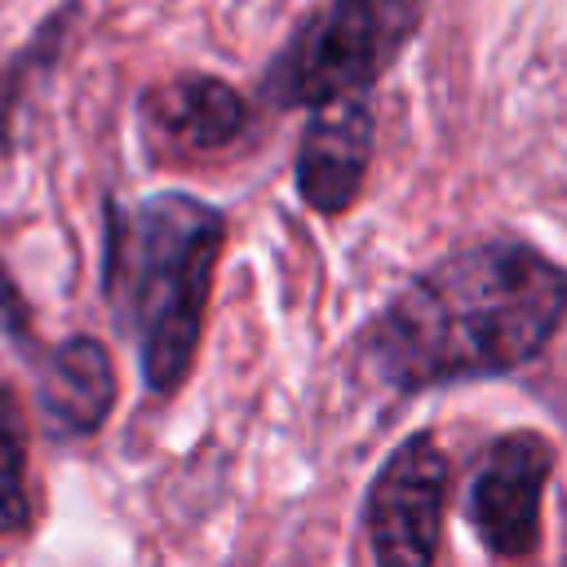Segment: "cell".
<instances>
[{
    "mask_svg": "<svg viewBox=\"0 0 567 567\" xmlns=\"http://www.w3.org/2000/svg\"><path fill=\"white\" fill-rule=\"evenodd\" d=\"M425 0H328L270 62L266 97L275 106H323L368 97L381 71L412 40Z\"/></svg>",
    "mask_w": 567,
    "mask_h": 567,
    "instance_id": "3",
    "label": "cell"
},
{
    "mask_svg": "<svg viewBox=\"0 0 567 567\" xmlns=\"http://www.w3.org/2000/svg\"><path fill=\"white\" fill-rule=\"evenodd\" d=\"M567 310V275L536 248L492 239L416 275L363 350L394 390L509 372L545 350Z\"/></svg>",
    "mask_w": 567,
    "mask_h": 567,
    "instance_id": "1",
    "label": "cell"
},
{
    "mask_svg": "<svg viewBox=\"0 0 567 567\" xmlns=\"http://www.w3.org/2000/svg\"><path fill=\"white\" fill-rule=\"evenodd\" d=\"M22 315H27V310H22V301H18L13 284H9V275L0 270V328H4V332H22V328H27Z\"/></svg>",
    "mask_w": 567,
    "mask_h": 567,
    "instance_id": "10",
    "label": "cell"
},
{
    "mask_svg": "<svg viewBox=\"0 0 567 567\" xmlns=\"http://www.w3.org/2000/svg\"><path fill=\"white\" fill-rule=\"evenodd\" d=\"M31 523L27 492V425L13 390L0 385V536L22 532Z\"/></svg>",
    "mask_w": 567,
    "mask_h": 567,
    "instance_id": "9",
    "label": "cell"
},
{
    "mask_svg": "<svg viewBox=\"0 0 567 567\" xmlns=\"http://www.w3.org/2000/svg\"><path fill=\"white\" fill-rule=\"evenodd\" d=\"M146 120L182 151H221L244 133V97L213 75H182L146 97Z\"/></svg>",
    "mask_w": 567,
    "mask_h": 567,
    "instance_id": "8",
    "label": "cell"
},
{
    "mask_svg": "<svg viewBox=\"0 0 567 567\" xmlns=\"http://www.w3.org/2000/svg\"><path fill=\"white\" fill-rule=\"evenodd\" d=\"M115 403V372L93 337L62 341L40 368V412L62 434H93Z\"/></svg>",
    "mask_w": 567,
    "mask_h": 567,
    "instance_id": "7",
    "label": "cell"
},
{
    "mask_svg": "<svg viewBox=\"0 0 567 567\" xmlns=\"http://www.w3.org/2000/svg\"><path fill=\"white\" fill-rule=\"evenodd\" d=\"M372 159V106L368 97H337L310 106V124L297 151V190L310 208L337 217L354 204Z\"/></svg>",
    "mask_w": 567,
    "mask_h": 567,
    "instance_id": "6",
    "label": "cell"
},
{
    "mask_svg": "<svg viewBox=\"0 0 567 567\" xmlns=\"http://www.w3.org/2000/svg\"><path fill=\"white\" fill-rule=\"evenodd\" d=\"M447 505V456L430 434H412L390 452L368 487V540L377 567H439Z\"/></svg>",
    "mask_w": 567,
    "mask_h": 567,
    "instance_id": "4",
    "label": "cell"
},
{
    "mask_svg": "<svg viewBox=\"0 0 567 567\" xmlns=\"http://www.w3.org/2000/svg\"><path fill=\"white\" fill-rule=\"evenodd\" d=\"M549 465H554V452L532 430L501 434L483 452V461L470 478L465 514H470L478 540L492 554L523 558L536 545L540 496H545V483H549Z\"/></svg>",
    "mask_w": 567,
    "mask_h": 567,
    "instance_id": "5",
    "label": "cell"
},
{
    "mask_svg": "<svg viewBox=\"0 0 567 567\" xmlns=\"http://www.w3.org/2000/svg\"><path fill=\"white\" fill-rule=\"evenodd\" d=\"M221 239L226 217L182 190L111 208L106 297L128 328L155 394H173L195 363Z\"/></svg>",
    "mask_w": 567,
    "mask_h": 567,
    "instance_id": "2",
    "label": "cell"
}]
</instances>
